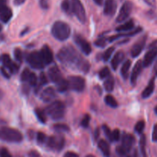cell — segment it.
<instances>
[{
  "instance_id": "obj_1",
  "label": "cell",
  "mask_w": 157,
  "mask_h": 157,
  "mask_svg": "<svg viewBox=\"0 0 157 157\" xmlns=\"http://www.w3.org/2000/svg\"><path fill=\"white\" fill-rule=\"evenodd\" d=\"M57 58L63 65L73 70L81 71L87 73L90 69L88 61L70 45L61 48L57 54Z\"/></svg>"
},
{
  "instance_id": "obj_2",
  "label": "cell",
  "mask_w": 157,
  "mask_h": 157,
  "mask_svg": "<svg viewBox=\"0 0 157 157\" xmlns=\"http://www.w3.org/2000/svg\"><path fill=\"white\" fill-rule=\"evenodd\" d=\"M52 34L56 39L65 41L71 35V28L68 24L64 21H57L52 25Z\"/></svg>"
},
{
  "instance_id": "obj_3",
  "label": "cell",
  "mask_w": 157,
  "mask_h": 157,
  "mask_svg": "<svg viewBox=\"0 0 157 157\" xmlns=\"http://www.w3.org/2000/svg\"><path fill=\"white\" fill-rule=\"evenodd\" d=\"M0 140L8 143H20L22 141L23 136L16 129L3 127L0 128Z\"/></svg>"
},
{
  "instance_id": "obj_4",
  "label": "cell",
  "mask_w": 157,
  "mask_h": 157,
  "mask_svg": "<svg viewBox=\"0 0 157 157\" xmlns=\"http://www.w3.org/2000/svg\"><path fill=\"white\" fill-rule=\"evenodd\" d=\"M46 113L52 119L55 121L61 120L64 117L65 113V106L61 101H54L46 107Z\"/></svg>"
},
{
  "instance_id": "obj_5",
  "label": "cell",
  "mask_w": 157,
  "mask_h": 157,
  "mask_svg": "<svg viewBox=\"0 0 157 157\" xmlns=\"http://www.w3.org/2000/svg\"><path fill=\"white\" fill-rule=\"evenodd\" d=\"M27 61L31 67L35 69H42L45 66L41 53L38 52H33L29 54L27 57Z\"/></svg>"
},
{
  "instance_id": "obj_6",
  "label": "cell",
  "mask_w": 157,
  "mask_h": 157,
  "mask_svg": "<svg viewBox=\"0 0 157 157\" xmlns=\"http://www.w3.org/2000/svg\"><path fill=\"white\" fill-rule=\"evenodd\" d=\"M72 6V13L75 14V16L81 23L86 21V12L84 6L80 0H71Z\"/></svg>"
},
{
  "instance_id": "obj_7",
  "label": "cell",
  "mask_w": 157,
  "mask_h": 157,
  "mask_svg": "<svg viewBox=\"0 0 157 157\" xmlns=\"http://www.w3.org/2000/svg\"><path fill=\"white\" fill-rule=\"evenodd\" d=\"M64 138L61 135H58V136H52L48 138L47 144L48 147L50 149L57 151H60L63 149L64 146Z\"/></svg>"
},
{
  "instance_id": "obj_8",
  "label": "cell",
  "mask_w": 157,
  "mask_h": 157,
  "mask_svg": "<svg viewBox=\"0 0 157 157\" xmlns=\"http://www.w3.org/2000/svg\"><path fill=\"white\" fill-rule=\"evenodd\" d=\"M70 88L77 92H82L85 87V81L82 77L71 76L67 79Z\"/></svg>"
},
{
  "instance_id": "obj_9",
  "label": "cell",
  "mask_w": 157,
  "mask_h": 157,
  "mask_svg": "<svg viewBox=\"0 0 157 157\" xmlns=\"http://www.w3.org/2000/svg\"><path fill=\"white\" fill-rule=\"evenodd\" d=\"M132 9H133V4H132L131 2H125L122 6V7L121 8L119 14H118L117 17V22L121 23L122 21H125L130 16V13L132 12Z\"/></svg>"
},
{
  "instance_id": "obj_10",
  "label": "cell",
  "mask_w": 157,
  "mask_h": 157,
  "mask_svg": "<svg viewBox=\"0 0 157 157\" xmlns=\"http://www.w3.org/2000/svg\"><path fill=\"white\" fill-rule=\"evenodd\" d=\"M12 17V11L7 6V0H0V20L7 23Z\"/></svg>"
},
{
  "instance_id": "obj_11",
  "label": "cell",
  "mask_w": 157,
  "mask_h": 157,
  "mask_svg": "<svg viewBox=\"0 0 157 157\" xmlns=\"http://www.w3.org/2000/svg\"><path fill=\"white\" fill-rule=\"evenodd\" d=\"M135 142V137L132 134L130 133H126L122 137V144L120 145V147L122 148V150L125 152L127 154H128L133 147V144Z\"/></svg>"
},
{
  "instance_id": "obj_12",
  "label": "cell",
  "mask_w": 157,
  "mask_h": 157,
  "mask_svg": "<svg viewBox=\"0 0 157 157\" xmlns=\"http://www.w3.org/2000/svg\"><path fill=\"white\" fill-rule=\"evenodd\" d=\"M75 41L77 45L81 48V50L82 51L83 53H84L85 55H88L91 52V47H90V44L88 43V41L86 39H84L82 36L79 35H76L75 36Z\"/></svg>"
},
{
  "instance_id": "obj_13",
  "label": "cell",
  "mask_w": 157,
  "mask_h": 157,
  "mask_svg": "<svg viewBox=\"0 0 157 157\" xmlns=\"http://www.w3.org/2000/svg\"><path fill=\"white\" fill-rule=\"evenodd\" d=\"M146 41H147V35H144L143 38L138 40L136 44L132 47L130 54H131V56L133 58H136L140 55V53L145 47Z\"/></svg>"
},
{
  "instance_id": "obj_14",
  "label": "cell",
  "mask_w": 157,
  "mask_h": 157,
  "mask_svg": "<svg viewBox=\"0 0 157 157\" xmlns=\"http://www.w3.org/2000/svg\"><path fill=\"white\" fill-rule=\"evenodd\" d=\"M2 64L4 65V67L9 69L12 74H15L18 71V69H19L18 65H17L15 63L12 62L10 56L9 55H7V54L2 55Z\"/></svg>"
},
{
  "instance_id": "obj_15",
  "label": "cell",
  "mask_w": 157,
  "mask_h": 157,
  "mask_svg": "<svg viewBox=\"0 0 157 157\" xmlns=\"http://www.w3.org/2000/svg\"><path fill=\"white\" fill-rule=\"evenodd\" d=\"M48 78L52 82L54 83H58L61 80L63 79L62 75H61V71L59 70L57 66H52L50 68L48 69Z\"/></svg>"
},
{
  "instance_id": "obj_16",
  "label": "cell",
  "mask_w": 157,
  "mask_h": 157,
  "mask_svg": "<svg viewBox=\"0 0 157 157\" xmlns=\"http://www.w3.org/2000/svg\"><path fill=\"white\" fill-rule=\"evenodd\" d=\"M143 67H144L143 61H140H140H138L135 64L134 67H133V71H132L131 77H130V81H131V84H133V85H135V84H136L138 77H139L141 71H142Z\"/></svg>"
},
{
  "instance_id": "obj_17",
  "label": "cell",
  "mask_w": 157,
  "mask_h": 157,
  "mask_svg": "<svg viewBox=\"0 0 157 157\" xmlns=\"http://www.w3.org/2000/svg\"><path fill=\"white\" fill-rule=\"evenodd\" d=\"M157 56V47H153L147 52L143 61L144 67H148L153 63Z\"/></svg>"
},
{
  "instance_id": "obj_18",
  "label": "cell",
  "mask_w": 157,
  "mask_h": 157,
  "mask_svg": "<svg viewBox=\"0 0 157 157\" xmlns=\"http://www.w3.org/2000/svg\"><path fill=\"white\" fill-rule=\"evenodd\" d=\"M41 53V57H42L43 60H44V62L45 64H49L52 62L54 59L53 53H52V51L51 50L50 47L48 45H44L41 48V50L40 52Z\"/></svg>"
},
{
  "instance_id": "obj_19",
  "label": "cell",
  "mask_w": 157,
  "mask_h": 157,
  "mask_svg": "<svg viewBox=\"0 0 157 157\" xmlns=\"http://www.w3.org/2000/svg\"><path fill=\"white\" fill-rule=\"evenodd\" d=\"M117 10V2L115 0H105L104 13L108 16H113Z\"/></svg>"
},
{
  "instance_id": "obj_20",
  "label": "cell",
  "mask_w": 157,
  "mask_h": 157,
  "mask_svg": "<svg viewBox=\"0 0 157 157\" xmlns=\"http://www.w3.org/2000/svg\"><path fill=\"white\" fill-rule=\"evenodd\" d=\"M55 90L53 87H48L44 89L41 94V99L44 102L48 103L55 98Z\"/></svg>"
},
{
  "instance_id": "obj_21",
  "label": "cell",
  "mask_w": 157,
  "mask_h": 157,
  "mask_svg": "<svg viewBox=\"0 0 157 157\" xmlns=\"http://www.w3.org/2000/svg\"><path fill=\"white\" fill-rule=\"evenodd\" d=\"M124 58V53L121 51L117 52L116 55L113 56V58L111 60V67L113 70H116L118 67L119 64L122 62V61Z\"/></svg>"
},
{
  "instance_id": "obj_22",
  "label": "cell",
  "mask_w": 157,
  "mask_h": 157,
  "mask_svg": "<svg viewBox=\"0 0 157 157\" xmlns=\"http://www.w3.org/2000/svg\"><path fill=\"white\" fill-rule=\"evenodd\" d=\"M98 148L101 151L102 154L105 157L110 156V149L108 143L104 140H101L98 142Z\"/></svg>"
},
{
  "instance_id": "obj_23",
  "label": "cell",
  "mask_w": 157,
  "mask_h": 157,
  "mask_svg": "<svg viewBox=\"0 0 157 157\" xmlns=\"http://www.w3.org/2000/svg\"><path fill=\"white\" fill-rule=\"evenodd\" d=\"M154 88H155V80H154V78H153L150 81L147 87H146V88L144 90V91H143L142 98H144V99L148 98L153 93Z\"/></svg>"
},
{
  "instance_id": "obj_24",
  "label": "cell",
  "mask_w": 157,
  "mask_h": 157,
  "mask_svg": "<svg viewBox=\"0 0 157 157\" xmlns=\"http://www.w3.org/2000/svg\"><path fill=\"white\" fill-rule=\"evenodd\" d=\"M141 30H142V29H141V28H137V29H135L134 31H130V32H129L128 33H127V34H119V35H113V36L110 37V38H108V41H110V42H112V41H115L116 39H117V38H121V37L133 36V35H136V34H138L139 32H140Z\"/></svg>"
},
{
  "instance_id": "obj_25",
  "label": "cell",
  "mask_w": 157,
  "mask_h": 157,
  "mask_svg": "<svg viewBox=\"0 0 157 157\" xmlns=\"http://www.w3.org/2000/svg\"><path fill=\"white\" fill-rule=\"evenodd\" d=\"M130 67H131V61L130 60H127L123 64L122 67H121V73L123 78L124 79H127L129 76V70H130Z\"/></svg>"
},
{
  "instance_id": "obj_26",
  "label": "cell",
  "mask_w": 157,
  "mask_h": 157,
  "mask_svg": "<svg viewBox=\"0 0 157 157\" xmlns=\"http://www.w3.org/2000/svg\"><path fill=\"white\" fill-rule=\"evenodd\" d=\"M69 88H70V86H69V82L67 80L63 78L59 82L57 83V90L58 92L64 93V92L67 91Z\"/></svg>"
},
{
  "instance_id": "obj_27",
  "label": "cell",
  "mask_w": 157,
  "mask_h": 157,
  "mask_svg": "<svg viewBox=\"0 0 157 157\" xmlns=\"http://www.w3.org/2000/svg\"><path fill=\"white\" fill-rule=\"evenodd\" d=\"M133 28H134V23H133V20H129L128 21H127L124 24L118 26L116 30L118 31V32H126V31L130 32Z\"/></svg>"
},
{
  "instance_id": "obj_28",
  "label": "cell",
  "mask_w": 157,
  "mask_h": 157,
  "mask_svg": "<svg viewBox=\"0 0 157 157\" xmlns=\"http://www.w3.org/2000/svg\"><path fill=\"white\" fill-rule=\"evenodd\" d=\"M104 88L107 92L113 91V88H114V80H113V77L109 76L104 81Z\"/></svg>"
},
{
  "instance_id": "obj_29",
  "label": "cell",
  "mask_w": 157,
  "mask_h": 157,
  "mask_svg": "<svg viewBox=\"0 0 157 157\" xmlns=\"http://www.w3.org/2000/svg\"><path fill=\"white\" fill-rule=\"evenodd\" d=\"M61 9L65 13H72L71 1V0H63L62 3H61Z\"/></svg>"
},
{
  "instance_id": "obj_30",
  "label": "cell",
  "mask_w": 157,
  "mask_h": 157,
  "mask_svg": "<svg viewBox=\"0 0 157 157\" xmlns=\"http://www.w3.org/2000/svg\"><path fill=\"white\" fill-rule=\"evenodd\" d=\"M105 103L107 104L108 106H110V107H113V108H115V107H117L118 104L117 101L115 100V98H113L112 95H107L105 97Z\"/></svg>"
},
{
  "instance_id": "obj_31",
  "label": "cell",
  "mask_w": 157,
  "mask_h": 157,
  "mask_svg": "<svg viewBox=\"0 0 157 157\" xmlns=\"http://www.w3.org/2000/svg\"><path fill=\"white\" fill-rule=\"evenodd\" d=\"M140 148L142 153L143 157H147V152H146V136L145 135H142L140 140Z\"/></svg>"
},
{
  "instance_id": "obj_32",
  "label": "cell",
  "mask_w": 157,
  "mask_h": 157,
  "mask_svg": "<svg viewBox=\"0 0 157 157\" xmlns=\"http://www.w3.org/2000/svg\"><path fill=\"white\" fill-rule=\"evenodd\" d=\"M35 114H36L37 117H38V121H40L41 123H44L46 122V116H45V113L41 109L38 108V109H35Z\"/></svg>"
},
{
  "instance_id": "obj_33",
  "label": "cell",
  "mask_w": 157,
  "mask_h": 157,
  "mask_svg": "<svg viewBox=\"0 0 157 157\" xmlns=\"http://www.w3.org/2000/svg\"><path fill=\"white\" fill-rule=\"evenodd\" d=\"M144 128H145V122L144 121H140L136 124L134 129L136 133L141 134L144 130Z\"/></svg>"
},
{
  "instance_id": "obj_34",
  "label": "cell",
  "mask_w": 157,
  "mask_h": 157,
  "mask_svg": "<svg viewBox=\"0 0 157 157\" xmlns=\"http://www.w3.org/2000/svg\"><path fill=\"white\" fill-rule=\"evenodd\" d=\"M113 52H114V48L113 47H110L109 48H107V50L105 51V52L103 55V60L104 61H109V59L110 58L111 55H113Z\"/></svg>"
},
{
  "instance_id": "obj_35",
  "label": "cell",
  "mask_w": 157,
  "mask_h": 157,
  "mask_svg": "<svg viewBox=\"0 0 157 157\" xmlns=\"http://www.w3.org/2000/svg\"><path fill=\"white\" fill-rule=\"evenodd\" d=\"M36 139H37V142H38V144H44V143L47 142L48 138L44 133H42V132H38V133H37Z\"/></svg>"
},
{
  "instance_id": "obj_36",
  "label": "cell",
  "mask_w": 157,
  "mask_h": 157,
  "mask_svg": "<svg viewBox=\"0 0 157 157\" xmlns=\"http://www.w3.org/2000/svg\"><path fill=\"white\" fill-rule=\"evenodd\" d=\"M110 69L107 67H104V68L101 69L99 72V77L101 79H105L110 76Z\"/></svg>"
},
{
  "instance_id": "obj_37",
  "label": "cell",
  "mask_w": 157,
  "mask_h": 157,
  "mask_svg": "<svg viewBox=\"0 0 157 157\" xmlns=\"http://www.w3.org/2000/svg\"><path fill=\"white\" fill-rule=\"evenodd\" d=\"M54 128L55 130L58 132H67L69 131V127L68 126L65 125V124H55L54 126Z\"/></svg>"
},
{
  "instance_id": "obj_38",
  "label": "cell",
  "mask_w": 157,
  "mask_h": 157,
  "mask_svg": "<svg viewBox=\"0 0 157 157\" xmlns=\"http://www.w3.org/2000/svg\"><path fill=\"white\" fill-rule=\"evenodd\" d=\"M103 130H104V133H105L107 139L112 142V141H113V132L110 130V129L109 128V127H107V125L103 126Z\"/></svg>"
},
{
  "instance_id": "obj_39",
  "label": "cell",
  "mask_w": 157,
  "mask_h": 157,
  "mask_svg": "<svg viewBox=\"0 0 157 157\" xmlns=\"http://www.w3.org/2000/svg\"><path fill=\"white\" fill-rule=\"evenodd\" d=\"M32 72H30V71L28 68H25L23 70V71L21 74V81H29V77Z\"/></svg>"
},
{
  "instance_id": "obj_40",
  "label": "cell",
  "mask_w": 157,
  "mask_h": 157,
  "mask_svg": "<svg viewBox=\"0 0 157 157\" xmlns=\"http://www.w3.org/2000/svg\"><path fill=\"white\" fill-rule=\"evenodd\" d=\"M14 56H15V60H16L18 62L21 63V61H22V52H21V51L20 50L19 48H15V51H14Z\"/></svg>"
},
{
  "instance_id": "obj_41",
  "label": "cell",
  "mask_w": 157,
  "mask_h": 157,
  "mask_svg": "<svg viewBox=\"0 0 157 157\" xmlns=\"http://www.w3.org/2000/svg\"><path fill=\"white\" fill-rule=\"evenodd\" d=\"M37 82H38V78H37L36 75L35 73H31L30 77H29V83L31 86L32 87H35L36 86Z\"/></svg>"
},
{
  "instance_id": "obj_42",
  "label": "cell",
  "mask_w": 157,
  "mask_h": 157,
  "mask_svg": "<svg viewBox=\"0 0 157 157\" xmlns=\"http://www.w3.org/2000/svg\"><path fill=\"white\" fill-rule=\"evenodd\" d=\"M90 117L89 116L88 114H86L84 115V117H83L82 121L81 122V125L84 128H87L88 127L89 124H90Z\"/></svg>"
},
{
  "instance_id": "obj_43",
  "label": "cell",
  "mask_w": 157,
  "mask_h": 157,
  "mask_svg": "<svg viewBox=\"0 0 157 157\" xmlns=\"http://www.w3.org/2000/svg\"><path fill=\"white\" fill-rule=\"evenodd\" d=\"M0 157H12V156L7 149L2 147L0 148Z\"/></svg>"
},
{
  "instance_id": "obj_44",
  "label": "cell",
  "mask_w": 157,
  "mask_h": 157,
  "mask_svg": "<svg viewBox=\"0 0 157 157\" xmlns=\"http://www.w3.org/2000/svg\"><path fill=\"white\" fill-rule=\"evenodd\" d=\"M94 44L95 45L98 46V47L104 48V46L106 45V38H99V39H98L96 41H95Z\"/></svg>"
},
{
  "instance_id": "obj_45",
  "label": "cell",
  "mask_w": 157,
  "mask_h": 157,
  "mask_svg": "<svg viewBox=\"0 0 157 157\" xmlns=\"http://www.w3.org/2000/svg\"><path fill=\"white\" fill-rule=\"evenodd\" d=\"M39 4L43 9H48L50 4V0H39Z\"/></svg>"
},
{
  "instance_id": "obj_46",
  "label": "cell",
  "mask_w": 157,
  "mask_h": 157,
  "mask_svg": "<svg viewBox=\"0 0 157 157\" xmlns=\"http://www.w3.org/2000/svg\"><path fill=\"white\" fill-rule=\"evenodd\" d=\"M121 138V132L118 129H115L113 131V141H118Z\"/></svg>"
},
{
  "instance_id": "obj_47",
  "label": "cell",
  "mask_w": 157,
  "mask_h": 157,
  "mask_svg": "<svg viewBox=\"0 0 157 157\" xmlns=\"http://www.w3.org/2000/svg\"><path fill=\"white\" fill-rule=\"evenodd\" d=\"M48 78L46 77V75H44V73L41 72V73L40 74V83H41V84H42V85L46 84L48 83Z\"/></svg>"
},
{
  "instance_id": "obj_48",
  "label": "cell",
  "mask_w": 157,
  "mask_h": 157,
  "mask_svg": "<svg viewBox=\"0 0 157 157\" xmlns=\"http://www.w3.org/2000/svg\"><path fill=\"white\" fill-rule=\"evenodd\" d=\"M152 140H153V142H157V124H155L154 127H153Z\"/></svg>"
},
{
  "instance_id": "obj_49",
  "label": "cell",
  "mask_w": 157,
  "mask_h": 157,
  "mask_svg": "<svg viewBox=\"0 0 157 157\" xmlns=\"http://www.w3.org/2000/svg\"><path fill=\"white\" fill-rule=\"evenodd\" d=\"M127 157H140L137 150H133L127 155Z\"/></svg>"
},
{
  "instance_id": "obj_50",
  "label": "cell",
  "mask_w": 157,
  "mask_h": 157,
  "mask_svg": "<svg viewBox=\"0 0 157 157\" xmlns=\"http://www.w3.org/2000/svg\"><path fill=\"white\" fill-rule=\"evenodd\" d=\"M64 157H79L76 153H74V152H67L64 155Z\"/></svg>"
},
{
  "instance_id": "obj_51",
  "label": "cell",
  "mask_w": 157,
  "mask_h": 157,
  "mask_svg": "<svg viewBox=\"0 0 157 157\" xmlns=\"http://www.w3.org/2000/svg\"><path fill=\"white\" fill-rule=\"evenodd\" d=\"M29 157H41L39 153H38L37 151H35V150H32V151L29 152Z\"/></svg>"
},
{
  "instance_id": "obj_52",
  "label": "cell",
  "mask_w": 157,
  "mask_h": 157,
  "mask_svg": "<svg viewBox=\"0 0 157 157\" xmlns=\"http://www.w3.org/2000/svg\"><path fill=\"white\" fill-rule=\"evenodd\" d=\"M0 71H1L2 74V75L5 77V78H10V75H9V74L6 71V69H5V67H2L1 68H0Z\"/></svg>"
},
{
  "instance_id": "obj_53",
  "label": "cell",
  "mask_w": 157,
  "mask_h": 157,
  "mask_svg": "<svg viewBox=\"0 0 157 157\" xmlns=\"http://www.w3.org/2000/svg\"><path fill=\"white\" fill-rule=\"evenodd\" d=\"M149 6H156V0H144Z\"/></svg>"
},
{
  "instance_id": "obj_54",
  "label": "cell",
  "mask_w": 157,
  "mask_h": 157,
  "mask_svg": "<svg viewBox=\"0 0 157 157\" xmlns=\"http://www.w3.org/2000/svg\"><path fill=\"white\" fill-rule=\"evenodd\" d=\"M25 2V0H14V4L15 6H20V5L23 4Z\"/></svg>"
},
{
  "instance_id": "obj_55",
  "label": "cell",
  "mask_w": 157,
  "mask_h": 157,
  "mask_svg": "<svg viewBox=\"0 0 157 157\" xmlns=\"http://www.w3.org/2000/svg\"><path fill=\"white\" fill-rule=\"evenodd\" d=\"M94 2L96 3V4L99 5V6H101V5H102L103 0H94Z\"/></svg>"
},
{
  "instance_id": "obj_56",
  "label": "cell",
  "mask_w": 157,
  "mask_h": 157,
  "mask_svg": "<svg viewBox=\"0 0 157 157\" xmlns=\"http://www.w3.org/2000/svg\"><path fill=\"white\" fill-rule=\"evenodd\" d=\"M154 71H155V73H156V75L157 76V61H156V64H155V66H154Z\"/></svg>"
},
{
  "instance_id": "obj_57",
  "label": "cell",
  "mask_w": 157,
  "mask_h": 157,
  "mask_svg": "<svg viewBox=\"0 0 157 157\" xmlns=\"http://www.w3.org/2000/svg\"><path fill=\"white\" fill-rule=\"evenodd\" d=\"M98 136H99V130H97V131H96V133H95V138H98Z\"/></svg>"
},
{
  "instance_id": "obj_58",
  "label": "cell",
  "mask_w": 157,
  "mask_h": 157,
  "mask_svg": "<svg viewBox=\"0 0 157 157\" xmlns=\"http://www.w3.org/2000/svg\"><path fill=\"white\" fill-rule=\"evenodd\" d=\"M86 157H95L94 156V155H87V156H86Z\"/></svg>"
},
{
  "instance_id": "obj_59",
  "label": "cell",
  "mask_w": 157,
  "mask_h": 157,
  "mask_svg": "<svg viewBox=\"0 0 157 157\" xmlns=\"http://www.w3.org/2000/svg\"><path fill=\"white\" fill-rule=\"evenodd\" d=\"M155 113H156L157 114V106L156 107V108H155Z\"/></svg>"
},
{
  "instance_id": "obj_60",
  "label": "cell",
  "mask_w": 157,
  "mask_h": 157,
  "mask_svg": "<svg viewBox=\"0 0 157 157\" xmlns=\"http://www.w3.org/2000/svg\"><path fill=\"white\" fill-rule=\"evenodd\" d=\"M1 30H2V25H0V32H1Z\"/></svg>"
}]
</instances>
